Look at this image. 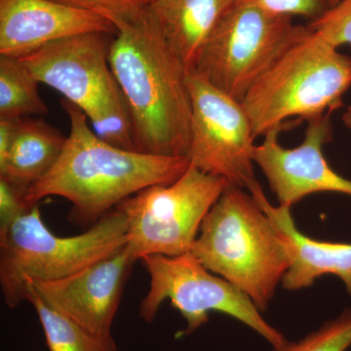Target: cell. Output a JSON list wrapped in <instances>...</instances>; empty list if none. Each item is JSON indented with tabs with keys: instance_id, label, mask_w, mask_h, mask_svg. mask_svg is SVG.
<instances>
[{
	"instance_id": "obj_19",
	"label": "cell",
	"mask_w": 351,
	"mask_h": 351,
	"mask_svg": "<svg viewBox=\"0 0 351 351\" xmlns=\"http://www.w3.org/2000/svg\"><path fill=\"white\" fill-rule=\"evenodd\" d=\"M85 114L95 135L106 144L125 151L138 152L130 108L122 92Z\"/></svg>"
},
{
	"instance_id": "obj_8",
	"label": "cell",
	"mask_w": 351,
	"mask_h": 351,
	"mask_svg": "<svg viewBox=\"0 0 351 351\" xmlns=\"http://www.w3.org/2000/svg\"><path fill=\"white\" fill-rule=\"evenodd\" d=\"M141 262L149 276V290L140 306L147 322L154 321L162 302L170 300L188 323L186 334L203 326L209 313L218 311L250 327L274 348L287 341L244 293L216 276L191 252L173 257L147 256Z\"/></svg>"
},
{
	"instance_id": "obj_25",
	"label": "cell",
	"mask_w": 351,
	"mask_h": 351,
	"mask_svg": "<svg viewBox=\"0 0 351 351\" xmlns=\"http://www.w3.org/2000/svg\"><path fill=\"white\" fill-rule=\"evenodd\" d=\"M19 119H0V161L5 158L12 145Z\"/></svg>"
},
{
	"instance_id": "obj_22",
	"label": "cell",
	"mask_w": 351,
	"mask_h": 351,
	"mask_svg": "<svg viewBox=\"0 0 351 351\" xmlns=\"http://www.w3.org/2000/svg\"><path fill=\"white\" fill-rule=\"evenodd\" d=\"M66 5L84 9L103 16L115 25L140 12L147 3L144 0H54Z\"/></svg>"
},
{
	"instance_id": "obj_17",
	"label": "cell",
	"mask_w": 351,
	"mask_h": 351,
	"mask_svg": "<svg viewBox=\"0 0 351 351\" xmlns=\"http://www.w3.org/2000/svg\"><path fill=\"white\" fill-rule=\"evenodd\" d=\"M39 82L18 58L0 56V119H19L49 112Z\"/></svg>"
},
{
	"instance_id": "obj_27",
	"label": "cell",
	"mask_w": 351,
	"mask_h": 351,
	"mask_svg": "<svg viewBox=\"0 0 351 351\" xmlns=\"http://www.w3.org/2000/svg\"><path fill=\"white\" fill-rule=\"evenodd\" d=\"M325 1H326L328 8H331V7L337 5L341 0H325Z\"/></svg>"
},
{
	"instance_id": "obj_10",
	"label": "cell",
	"mask_w": 351,
	"mask_h": 351,
	"mask_svg": "<svg viewBox=\"0 0 351 351\" xmlns=\"http://www.w3.org/2000/svg\"><path fill=\"white\" fill-rule=\"evenodd\" d=\"M113 38L104 32L77 34L18 59L39 83L87 113L121 92L108 59Z\"/></svg>"
},
{
	"instance_id": "obj_28",
	"label": "cell",
	"mask_w": 351,
	"mask_h": 351,
	"mask_svg": "<svg viewBox=\"0 0 351 351\" xmlns=\"http://www.w3.org/2000/svg\"><path fill=\"white\" fill-rule=\"evenodd\" d=\"M144 1L145 2V3H149V2H151L152 0H144Z\"/></svg>"
},
{
	"instance_id": "obj_18",
	"label": "cell",
	"mask_w": 351,
	"mask_h": 351,
	"mask_svg": "<svg viewBox=\"0 0 351 351\" xmlns=\"http://www.w3.org/2000/svg\"><path fill=\"white\" fill-rule=\"evenodd\" d=\"M25 301L38 313L50 351H117L112 335L100 336L57 313L27 288Z\"/></svg>"
},
{
	"instance_id": "obj_3",
	"label": "cell",
	"mask_w": 351,
	"mask_h": 351,
	"mask_svg": "<svg viewBox=\"0 0 351 351\" xmlns=\"http://www.w3.org/2000/svg\"><path fill=\"white\" fill-rule=\"evenodd\" d=\"M191 253L261 311L269 306L290 265L282 233L251 193L232 184L205 217Z\"/></svg>"
},
{
	"instance_id": "obj_1",
	"label": "cell",
	"mask_w": 351,
	"mask_h": 351,
	"mask_svg": "<svg viewBox=\"0 0 351 351\" xmlns=\"http://www.w3.org/2000/svg\"><path fill=\"white\" fill-rule=\"evenodd\" d=\"M110 66L130 108L138 152L188 158L189 71L152 22L147 5L115 24Z\"/></svg>"
},
{
	"instance_id": "obj_9",
	"label": "cell",
	"mask_w": 351,
	"mask_h": 351,
	"mask_svg": "<svg viewBox=\"0 0 351 351\" xmlns=\"http://www.w3.org/2000/svg\"><path fill=\"white\" fill-rule=\"evenodd\" d=\"M186 82L193 106L189 163L249 191L257 182L254 173L256 145L243 105L195 71H189Z\"/></svg>"
},
{
	"instance_id": "obj_12",
	"label": "cell",
	"mask_w": 351,
	"mask_h": 351,
	"mask_svg": "<svg viewBox=\"0 0 351 351\" xmlns=\"http://www.w3.org/2000/svg\"><path fill=\"white\" fill-rule=\"evenodd\" d=\"M137 262L127 246L87 269L54 281L27 284L51 308L100 336L112 335L124 287Z\"/></svg>"
},
{
	"instance_id": "obj_5",
	"label": "cell",
	"mask_w": 351,
	"mask_h": 351,
	"mask_svg": "<svg viewBox=\"0 0 351 351\" xmlns=\"http://www.w3.org/2000/svg\"><path fill=\"white\" fill-rule=\"evenodd\" d=\"M125 215L117 208L86 232L57 237L44 223L38 205L29 208L0 234V284L7 306L25 301L27 284L73 276L127 243Z\"/></svg>"
},
{
	"instance_id": "obj_21",
	"label": "cell",
	"mask_w": 351,
	"mask_h": 351,
	"mask_svg": "<svg viewBox=\"0 0 351 351\" xmlns=\"http://www.w3.org/2000/svg\"><path fill=\"white\" fill-rule=\"evenodd\" d=\"M307 27L334 47L351 46V0H341Z\"/></svg>"
},
{
	"instance_id": "obj_2",
	"label": "cell",
	"mask_w": 351,
	"mask_h": 351,
	"mask_svg": "<svg viewBox=\"0 0 351 351\" xmlns=\"http://www.w3.org/2000/svg\"><path fill=\"white\" fill-rule=\"evenodd\" d=\"M62 107L71 132L61 156L43 179L25 193L29 208L49 196L73 205V219L93 223L126 198L154 186L177 181L189 167L186 157L162 156L125 151L106 144L96 135L87 115L63 99Z\"/></svg>"
},
{
	"instance_id": "obj_23",
	"label": "cell",
	"mask_w": 351,
	"mask_h": 351,
	"mask_svg": "<svg viewBox=\"0 0 351 351\" xmlns=\"http://www.w3.org/2000/svg\"><path fill=\"white\" fill-rule=\"evenodd\" d=\"M255 4L267 12L292 18L293 16L319 17L328 6L325 0H244Z\"/></svg>"
},
{
	"instance_id": "obj_6",
	"label": "cell",
	"mask_w": 351,
	"mask_h": 351,
	"mask_svg": "<svg viewBox=\"0 0 351 351\" xmlns=\"http://www.w3.org/2000/svg\"><path fill=\"white\" fill-rule=\"evenodd\" d=\"M230 182L189 164L174 182L154 184L117 207L126 217V246L136 261L189 253L201 225Z\"/></svg>"
},
{
	"instance_id": "obj_15",
	"label": "cell",
	"mask_w": 351,
	"mask_h": 351,
	"mask_svg": "<svg viewBox=\"0 0 351 351\" xmlns=\"http://www.w3.org/2000/svg\"><path fill=\"white\" fill-rule=\"evenodd\" d=\"M237 0H152V22L188 71L195 69L203 46L223 14Z\"/></svg>"
},
{
	"instance_id": "obj_14",
	"label": "cell",
	"mask_w": 351,
	"mask_h": 351,
	"mask_svg": "<svg viewBox=\"0 0 351 351\" xmlns=\"http://www.w3.org/2000/svg\"><path fill=\"white\" fill-rule=\"evenodd\" d=\"M249 191L282 233L288 245L290 265L282 279L283 288L288 291L302 290L311 287L316 278L332 274L343 280L351 295V244L332 243L307 237L298 230L291 207L270 204L258 182Z\"/></svg>"
},
{
	"instance_id": "obj_7",
	"label": "cell",
	"mask_w": 351,
	"mask_h": 351,
	"mask_svg": "<svg viewBox=\"0 0 351 351\" xmlns=\"http://www.w3.org/2000/svg\"><path fill=\"white\" fill-rule=\"evenodd\" d=\"M304 27L293 24L291 17L237 0L210 34L193 71L242 103Z\"/></svg>"
},
{
	"instance_id": "obj_20",
	"label": "cell",
	"mask_w": 351,
	"mask_h": 351,
	"mask_svg": "<svg viewBox=\"0 0 351 351\" xmlns=\"http://www.w3.org/2000/svg\"><path fill=\"white\" fill-rule=\"evenodd\" d=\"M351 346V311L295 343L286 341L272 351H346Z\"/></svg>"
},
{
	"instance_id": "obj_11",
	"label": "cell",
	"mask_w": 351,
	"mask_h": 351,
	"mask_svg": "<svg viewBox=\"0 0 351 351\" xmlns=\"http://www.w3.org/2000/svg\"><path fill=\"white\" fill-rule=\"evenodd\" d=\"M330 112L307 121L304 142L293 149L279 143L281 132L292 126L288 121L267 132L256 145L254 161L267 178L279 204L292 207L316 193H338L351 196V181L330 167L323 145L332 138Z\"/></svg>"
},
{
	"instance_id": "obj_13",
	"label": "cell",
	"mask_w": 351,
	"mask_h": 351,
	"mask_svg": "<svg viewBox=\"0 0 351 351\" xmlns=\"http://www.w3.org/2000/svg\"><path fill=\"white\" fill-rule=\"evenodd\" d=\"M88 32L115 36L117 29L103 16L54 0H0V56L22 58Z\"/></svg>"
},
{
	"instance_id": "obj_16",
	"label": "cell",
	"mask_w": 351,
	"mask_h": 351,
	"mask_svg": "<svg viewBox=\"0 0 351 351\" xmlns=\"http://www.w3.org/2000/svg\"><path fill=\"white\" fill-rule=\"evenodd\" d=\"M66 142L63 134L43 119H20L12 145L0 161V178L27 193L52 169Z\"/></svg>"
},
{
	"instance_id": "obj_4",
	"label": "cell",
	"mask_w": 351,
	"mask_h": 351,
	"mask_svg": "<svg viewBox=\"0 0 351 351\" xmlns=\"http://www.w3.org/2000/svg\"><path fill=\"white\" fill-rule=\"evenodd\" d=\"M350 86L351 57L306 27L254 84L242 105L256 138L291 117L309 121L337 110Z\"/></svg>"
},
{
	"instance_id": "obj_26",
	"label": "cell",
	"mask_w": 351,
	"mask_h": 351,
	"mask_svg": "<svg viewBox=\"0 0 351 351\" xmlns=\"http://www.w3.org/2000/svg\"><path fill=\"white\" fill-rule=\"evenodd\" d=\"M343 121L346 127L351 129V104L346 108V110L343 115Z\"/></svg>"
},
{
	"instance_id": "obj_24",
	"label": "cell",
	"mask_w": 351,
	"mask_h": 351,
	"mask_svg": "<svg viewBox=\"0 0 351 351\" xmlns=\"http://www.w3.org/2000/svg\"><path fill=\"white\" fill-rule=\"evenodd\" d=\"M25 191L0 178V234L8 230L20 215L29 209Z\"/></svg>"
}]
</instances>
